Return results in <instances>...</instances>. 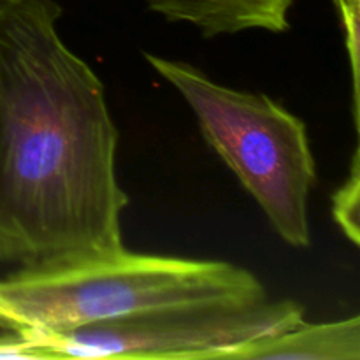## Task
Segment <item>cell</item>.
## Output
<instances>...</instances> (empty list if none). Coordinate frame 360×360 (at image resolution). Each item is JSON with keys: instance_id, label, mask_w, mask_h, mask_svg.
<instances>
[{"instance_id": "obj_1", "label": "cell", "mask_w": 360, "mask_h": 360, "mask_svg": "<svg viewBox=\"0 0 360 360\" xmlns=\"http://www.w3.org/2000/svg\"><path fill=\"white\" fill-rule=\"evenodd\" d=\"M60 18L55 0H0V262L20 267L125 248L120 134Z\"/></svg>"}, {"instance_id": "obj_2", "label": "cell", "mask_w": 360, "mask_h": 360, "mask_svg": "<svg viewBox=\"0 0 360 360\" xmlns=\"http://www.w3.org/2000/svg\"><path fill=\"white\" fill-rule=\"evenodd\" d=\"M266 295L262 281L236 264L123 248L0 278V329L39 340L157 306Z\"/></svg>"}, {"instance_id": "obj_3", "label": "cell", "mask_w": 360, "mask_h": 360, "mask_svg": "<svg viewBox=\"0 0 360 360\" xmlns=\"http://www.w3.org/2000/svg\"><path fill=\"white\" fill-rule=\"evenodd\" d=\"M186 101L204 141L255 199L287 245H311L308 200L316 164L306 123L264 94L217 83L190 63L144 53Z\"/></svg>"}, {"instance_id": "obj_4", "label": "cell", "mask_w": 360, "mask_h": 360, "mask_svg": "<svg viewBox=\"0 0 360 360\" xmlns=\"http://www.w3.org/2000/svg\"><path fill=\"white\" fill-rule=\"evenodd\" d=\"M301 320L304 308L292 299H204L143 309L39 341L51 360H225L239 345L273 336Z\"/></svg>"}, {"instance_id": "obj_5", "label": "cell", "mask_w": 360, "mask_h": 360, "mask_svg": "<svg viewBox=\"0 0 360 360\" xmlns=\"http://www.w3.org/2000/svg\"><path fill=\"white\" fill-rule=\"evenodd\" d=\"M225 360H360V316L323 323L301 320L273 336L239 345Z\"/></svg>"}, {"instance_id": "obj_6", "label": "cell", "mask_w": 360, "mask_h": 360, "mask_svg": "<svg viewBox=\"0 0 360 360\" xmlns=\"http://www.w3.org/2000/svg\"><path fill=\"white\" fill-rule=\"evenodd\" d=\"M167 21L190 23L206 39L245 30L285 32L294 0H143Z\"/></svg>"}, {"instance_id": "obj_7", "label": "cell", "mask_w": 360, "mask_h": 360, "mask_svg": "<svg viewBox=\"0 0 360 360\" xmlns=\"http://www.w3.org/2000/svg\"><path fill=\"white\" fill-rule=\"evenodd\" d=\"M333 218L343 234L359 246L360 243V162L359 150L352 157L350 172L343 185L333 195Z\"/></svg>"}, {"instance_id": "obj_8", "label": "cell", "mask_w": 360, "mask_h": 360, "mask_svg": "<svg viewBox=\"0 0 360 360\" xmlns=\"http://www.w3.org/2000/svg\"><path fill=\"white\" fill-rule=\"evenodd\" d=\"M0 359L51 360L41 341L9 330L0 336Z\"/></svg>"}, {"instance_id": "obj_9", "label": "cell", "mask_w": 360, "mask_h": 360, "mask_svg": "<svg viewBox=\"0 0 360 360\" xmlns=\"http://www.w3.org/2000/svg\"><path fill=\"white\" fill-rule=\"evenodd\" d=\"M340 13L343 27L350 23H360V0H333Z\"/></svg>"}]
</instances>
